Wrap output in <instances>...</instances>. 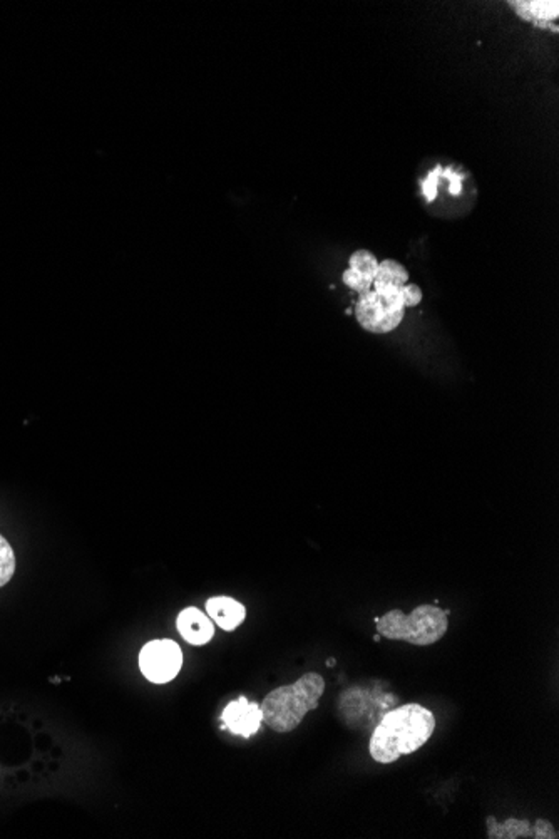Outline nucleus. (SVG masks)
Segmentation results:
<instances>
[{
    "mask_svg": "<svg viewBox=\"0 0 559 839\" xmlns=\"http://www.w3.org/2000/svg\"><path fill=\"white\" fill-rule=\"evenodd\" d=\"M449 612L435 605H421L411 615L402 613V610H391L382 619H375V627L382 637L389 641L409 642L412 645H433L441 641L449 622Z\"/></svg>",
    "mask_w": 559,
    "mask_h": 839,
    "instance_id": "3",
    "label": "nucleus"
},
{
    "mask_svg": "<svg viewBox=\"0 0 559 839\" xmlns=\"http://www.w3.org/2000/svg\"><path fill=\"white\" fill-rule=\"evenodd\" d=\"M222 721L225 729H230L233 734L252 737L264 723V715L260 705L250 703L246 697H240L225 707Z\"/></svg>",
    "mask_w": 559,
    "mask_h": 839,
    "instance_id": "6",
    "label": "nucleus"
},
{
    "mask_svg": "<svg viewBox=\"0 0 559 839\" xmlns=\"http://www.w3.org/2000/svg\"><path fill=\"white\" fill-rule=\"evenodd\" d=\"M325 691V681L318 673H305L292 685H284L268 693L260 705L264 723L275 733H290L315 711Z\"/></svg>",
    "mask_w": 559,
    "mask_h": 839,
    "instance_id": "2",
    "label": "nucleus"
},
{
    "mask_svg": "<svg viewBox=\"0 0 559 839\" xmlns=\"http://www.w3.org/2000/svg\"><path fill=\"white\" fill-rule=\"evenodd\" d=\"M489 838H558V833L551 828L548 821H538L534 828H531L528 821H516L509 819L506 824L499 826L494 818H487Z\"/></svg>",
    "mask_w": 559,
    "mask_h": 839,
    "instance_id": "8",
    "label": "nucleus"
},
{
    "mask_svg": "<svg viewBox=\"0 0 559 839\" xmlns=\"http://www.w3.org/2000/svg\"><path fill=\"white\" fill-rule=\"evenodd\" d=\"M405 314L401 292H377L370 290L360 295L355 305V317L362 329L372 334H389L401 326Z\"/></svg>",
    "mask_w": 559,
    "mask_h": 839,
    "instance_id": "4",
    "label": "nucleus"
},
{
    "mask_svg": "<svg viewBox=\"0 0 559 839\" xmlns=\"http://www.w3.org/2000/svg\"><path fill=\"white\" fill-rule=\"evenodd\" d=\"M334 663H335V661H334V659H328V662H327L328 667H334Z\"/></svg>",
    "mask_w": 559,
    "mask_h": 839,
    "instance_id": "18",
    "label": "nucleus"
},
{
    "mask_svg": "<svg viewBox=\"0 0 559 839\" xmlns=\"http://www.w3.org/2000/svg\"><path fill=\"white\" fill-rule=\"evenodd\" d=\"M439 173H441V169H435L429 175V178L423 183L424 195L429 201H434L435 195H437V183H439L437 177H439Z\"/></svg>",
    "mask_w": 559,
    "mask_h": 839,
    "instance_id": "16",
    "label": "nucleus"
},
{
    "mask_svg": "<svg viewBox=\"0 0 559 839\" xmlns=\"http://www.w3.org/2000/svg\"><path fill=\"white\" fill-rule=\"evenodd\" d=\"M409 272L402 263L395 260H384L379 263L377 273L374 277V285L377 292H401L402 287L407 285Z\"/></svg>",
    "mask_w": 559,
    "mask_h": 839,
    "instance_id": "10",
    "label": "nucleus"
},
{
    "mask_svg": "<svg viewBox=\"0 0 559 839\" xmlns=\"http://www.w3.org/2000/svg\"><path fill=\"white\" fill-rule=\"evenodd\" d=\"M511 7L526 21H534L539 25H543V22L554 21L558 19L559 7L558 2H544V0H538V2H511Z\"/></svg>",
    "mask_w": 559,
    "mask_h": 839,
    "instance_id": "11",
    "label": "nucleus"
},
{
    "mask_svg": "<svg viewBox=\"0 0 559 839\" xmlns=\"http://www.w3.org/2000/svg\"><path fill=\"white\" fill-rule=\"evenodd\" d=\"M434 713L419 703H407L385 713L374 729L370 755L382 764H391L402 755L421 749L434 734Z\"/></svg>",
    "mask_w": 559,
    "mask_h": 839,
    "instance_id": "1",
    "label": "nucleus"
},
{
    "mask_svg": "<svg viewBox=\"0 0 559 839\" xmlns=\"http://www.w3.org/2000/svg\"><path fill=\"white\" fill-rule=\"evenodd\" d=\"M344 284L347 285L348 288L359 292L360 295L367 294L372 290V285H374V280L362 275V273L355 272L352 268H348L344 272V277H342Z\"/></svg>",
    "mask_w": 559,
    "mask_h": 839,
    "instance_id": "14",
    "label": "nucleus"
},
{
    "mask_svg": "<svg viewBox=\"0 0 559 839\" xmlns=\"http://www.w3.org/2000/svg\"><path fill=\"white\" fill-rule=\"evenodd\" d=\"M445 173H447V177H451V193H453V195H459V193H461V178L453 177V171H451V169H447Z\"/></svg>",
    "mask_w": 559,
    "mask_h": 839,
    "instance_id": "17",
    "label": "nucleus"
},
{
    "mask_svg": "<svg viewBox=\"0 0 559 839\" xmlns=\"http://www.w3.org/2000/svg\"><path fill=\"white\" fill-rule=\"evenodd\" d=\"M206 612L210 619L226 632L238 629L245 622L246 609L232 597H213L206 601Z\"/></svg>",
    "mask_w": 559,
    "mask_h": 839,
    "instance_id": "9",
    "label": "nucleus"
},
{
    "mask_svg": "<svg viewBox=\"0 0 559 839\" xmlns=\"http://www.w3.org/2000/svg\"><path fill=\"white\" fill-rule=\"evenodd\" d=\"M401 297L405 307H415L423 300V290L415 284L404 285L401 288Z\"/></svg>",
    "mask_w": 559,
    "mask_h": 839,
    "instance_id": "15",
    "label": "nucleus"
},
{
    "mask_svg": "<svg viewBox=\"0 0 559 839\" xmlns=\"http://www.w3.org/2000/svg\"><path fill=\"white\" fill-rule=\"evenodd\" d=\"M15 573V555L9 541L0 535V588L5 587Z\"/></svg>",
    "mask_w": 559,
    "mask_h": 839,
    "instance_id": "13",
    "label": "nucleus"
},
{
    "mask_svg": "<svg viewBox=\"0 0 559 839\" xmlns=\"http://www.w3.org/2000/svg\"><path fill=\"white\" fill-rule=\"evenodd\" d=\"M176 627L181 637L196 647L206 645L215 635L212 619H208L201 610L195 607H188L181 612L176 620Z\"/></svg>",
    "mask_w": 559,
    "mask_h": 839,
    "instance_id": "7",
    "label": "nucleus"
},
{
    "mask_svg": "<svg viewBox=\"0 0 559 839\" xmlns=\"http://www.w3.org/2000/svg\"><path fill=\"white\" fill-rule=\"evenodd\" d=\"M183 652L173 641H153L139 653V669L153 683H168L180 673Z\"/></svg>",
    "mask_w": 559,
    "mask_h": 839,
    "instance_id": "5",
    "label": "nucleus"
},
{
    "mask_svg": "<svg viewBox=\"0 0 559 839\" xmlns=\"http://www.w3.org/2000/svg\"><path fill=\"white\" fill-rule=\"evenodd\" d=\"M348 265H350L352 270L362 273V275L369 277L372 280H374L377 268H379V262H377L375 255L369 252V250H357V252L352 253L350 258H348Z\"/></svg>",
    "mask_w": 559,
    "mask_h": 839,
    "instance_id": "12",
    "label": "nucleus"
},
{
    "mask_svg": "<svg viewBox=\"0 0 559 839\" xmlns=\"http://www.w3.org/2000/svg\"><path fill=\"white\" fill-rule=\"evenodd\" d=\"M380 639H382V635H380V633L379 635H375V637H374V641L375 642H380Z\"/></svg>",
    "mask_w": 559,
    "mask_h": 839,
    "instance_id": "19",
    "label": "nucleus"
}]
</instances>
